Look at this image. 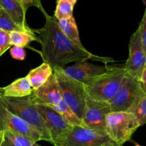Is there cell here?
Instances as JSON below:
<instances>
[{
    "label": "cell",
    "mask_w": 146,
    "mask_h": 146,
    "mask_svg": "<svg viewBox=\"0 0 146 146\" xmlns=\"http://www.w3.org/2000/svg\"><path fill=\"white\" fill-rule=\"evenodd\" d=\"M46 22L40 29L34 30L38 34L41 45V56L44 62L49 64L52 68L63 67L71 62H79L87 60H96L105 64L113 59L98 56L91 54L86 48L83 49L71 41L61 31L58 20L54 16H45Z\"/></svg>",
    "instance_id": "cell-1"
},
{
    "label": "cell",
    "mask_w": 146,
    "mask_h": 146,
    "mask_svg": "<svg viewBox=\"0 0 146 146\" xmlns=\"http://www.w3.org/2000/svg\"><path fill=\"white\" fill-rule=\"evenodd\" d=\"M0 101L9 111L37 130L44 141L52 143L45 123L37 111L32 94L22 98H10L4 96L0 91Z\"/></svg>",
    "instance_id": "cell-2"
},
{
    "label": "cell",
    "mask_w": 146,
    "mask_h": 146,
    "mask_svg": "<svg viewBox=\"0 0 146 146\" xmlns=\"http://www.w3.org/2000/svg\"><path fill=\"white\" fill-rule=\"evenodd\" d=\"M53 69L63 100L81 120L87 97L85 85L67 76L61 67H54Z\"/></svg>",
    "instance_id": "cell-3"
},
{
    "label": "cell",
    "mask_w": 146,
    "mask_h": 146,
    "mask_svg": "<svg viewBox=\"0 0 146 146\" xmlns=\"http://www.w3.org/2000/svg\"><path fill=\"white\" fill-rule=\"evenodd\" d=\"M125 74L124 67H114L111 71L85 86L87 96L96 101L109 103L122 85Z\"/></svg>",
    "instance_id": "cell-4"
},
{
    "label": "cell",
    "mask_w": 146,
    "mask_h": 146,
    "mask_svg": "<svg viewBox=\"0 0 146 146\" xmlns=\"http://www.w3.org/2000/svg\"><path fill=\"white\" fill-rule=\"evenodd\" d=\"M139 127L138 121L131 113L110 112L106 118L105 133L111 141L121 146L131 139Z\"/></svg>",
    "instance_id": "cell-5"
},
{
    "label": "cell",
    "mask_w": 146,
    "mask_h": 146,
    "mask_svg": "<svg viewBox=\"0 0 146 146\" xmlns=\"http://www.w3.org/2000/svg\"><path fill=\"white\" fill-rule=\"evenodd\" d=\"M36 106L49 133L51 143L59 146L72 131L74 126L51 107L38 104H36Z\"/></svg>",
    "instance_id": "cell-6"
},
{
    "label": "cell",
    "mask_w": 146,
    "mask_h": 146,
    "mask_svg": "<svg viewBox=\"0 0 146 146\" xmlns=\"http://www.w3.org/2000/svg\"><path fill=\"white\" fill-rule=\"evenodd\" d=\"M142 93L139 79L126 72L122 85L109 102L111 112H127Z\"/></svg>",
    "instance_id": "cell-7"
},
{
    "label": "cell",
    "mask_w": 146,
    "mask_h": 146,
    "mask_svg": "<svg viewBox=\"0 0 146 146\" xmlns=\"http://www.w3.org/2000/svg\"><path fill=\"white\" fill-rule=\"evenodd\" d=\"M0 131H10L36 143L44 141L41 134L34 127L9 111L0 101Z\"/></svg>",
    "instance_id": "cell-8"
},
{
    "label": "cell",
    "mask_w": 146,
    "mask_h": 146,
    "mask_svg": "<svg viewBox=\"0 0 146 146\" xmlns=\"http://www.w3.org/2000/svg\"><path fill=\"white\" fill-rule=\"evenodd\" d=\"M111 141L105 132L74 126L72 131L59 146H104Z\"/></svg>",
    "instance_id": "cell-9"
},
{
    "label": "cell",
    "mask_w": 146,
    "mask_h": 146,
    "mask_svg": "<svg viewBox=\"0 0 146 146\" xmlns=\"http://www.w3.org/2000/svg\"><path fill=\"white\" fill-rule=\"evenodd\" d=\"M110 112L109 103L96 101L87 96L81 119L83 125L85 128L105 132L106 118Z\"/></svg>",
    "instance_id": "cell-10"
},
{
    "label": "cell",
    "mask_w": 146,
    "mask_h": 146,
    "mask_svg": "<svg viewBox=\"0 0 146 146\" xmlns=\"http://www.w3.org/2000/svg\"><path fill=\"white\" fill-rule=\"evenodd\" d=\"M146 65V54L141 42L138 29L133 34L129 41V54L124 68L128 74L140 79Z\"/></svg>",
    "instance_id": "cell-11"
},
{
    "label": "cell",
    "mask_w": 146,
    "mask_h": 146,
    "mask_svg": "<svg viewBox=\"0 0 146 146\" xmlns=\"http://www.w3.org/2000/svg\"><path fill=\"white\" fill-rule=\"evenodd\" d=\"M113 68L107 65H96L84 61L76 62L74 65L66 68L63 67V71L67 76L86 86L98 77L111 71Z\"/></svg>",
    "instance_id": "cell-12"
},
{
    "label": "cell",
    "mask_w": 146,
    "mask_h": 146,
    "mask_svg": "<svg viewBox=\"0 0 146 146\" xmlns=\"http://www.w3.org/2000/svg\"><path fill=\"white\" fill-rule=\"evenodd\" d=\"M36 104L46 106H56L63 100L57 80L54 73L46 82L36 90L33 91Z\"/></svg>",
    "instance_id": "cell-13"
},
{
    "label": "cell",
    "mask_w": 146,
    "mask_h": 146,
    "mask_svg": "<svg viewBox=\"0 0 146 146\" xmlns=\"http://www.w3.org/2000/svg\"><path fill=\"white\" fill-rule=\"evenodd\" d=\"M4 96L10 98H22L28 96L33 93V88L27 77L16 79L11 84L4 88H0Z\"/></svg>",
    "instance_id": "cell-14"
},
{
    "label": "cell",
    "mask_w": 146,
    "mask_h": 146,
    "mask_svg": "<svg viewBox=\"0 0 146 146\" xmlns=\"http://www.w3.org/2000/svg\"><path fill=\"white\" fill-rule=\"evenodd\" d=\"M1 8L4 9L19 27L28 31H32L26 22V12L19 0H0Z\"/></svg>",
    "instance_id": "cell-15"
},
{
    "label": "cell",
    "mask_w": 146,
    "mask_h": 146,
    "mask_svg": "<svg viewBox=\"0 0 146 146\" xmlns=\"http://www.w3.org/2000/svg\"><path fill=\"white\" fill-rule=\"evenodd\" d=\"M54 73V69L48 64L43 62L36 68L31 70L26 76L29 81L33 90L38 89L44 85Z\"/></svg>",
    "instance_id": "cell-16"
},
{
    "label": "cell",
    "mask_w": 146,
    "mask_h": 146,
    "mask_svg": "<svg viewBox=\"0 0 146 146\" xmlns=\"http://www.w3.org/2000/svg\"><path fill=\"white\" fill-rule=\"evenodd\" d=\"M58 23L61 31L71 41H73L79 48L85 49L86 48L83 46L80 39L78 27L74 16L66 19L58 20Z\"/></svg>",
    "instance_id": "cell-17"
},
{
    "label": "cell",
    "mask_w": 146,
    "mask_h": 146,
    "mask_svg": "<svg viewBox=\"0 0 146 146\" xmlns=\"http://www.w3.org/2000/svg\"><path fill=\"white\" fill-rule=\"evenodd\" d=\"M127 112L131 113L135 117L140 127L145 125L146 123V94L143 92Z\"/></svg>",
    "instance_id": "cell-18"
},
{
    "label": "cell",
    "mask_w": 146,
    "mask_h": 146,
    "mask_svg": "<svg viewBox=\"0 0 146 146\" xmlns=\"http://www.w3.org/2000/svg\"><path fill=\"white\" fill-rule=\"evenodd\" d=\"M1 146H42L30 141L23 135L10 131H4V137Z\"/></svg>",
    "instance_id": "cell-19"
},
{
    "label": "cell",
    "mask_w": 146,
    "mask_h": 146,
    "mask_svg": "<svg viewBox=\"0 0 146 146\" xmlns=\"http://www.w3.org/2000/svg\"><path fill=\"white\" fill-rule=\"evenodd\" d=\"M48 106L51 107L54 111H56L60 115H61V116H63V118L66 120L73 126L84 127L81 120L73 112L72 110L66 104L64 100H62L58 105Z\"/></svg>",
    "instance_id": "cell-20"
},
{
    "label": "cell",
    "mask_w": 146,
    "mask_h": 146,
    "mask_svg": "<svg viewBox=\"0 0 146 146\" xmlns=\"http://www.w3.org/2000/svg\"><path fill=\"white\" fill-rule=\"evenodd\" d=\"M10 42L11 46L26 47L31 42L36 41L39 42L35 33H30L24 31H15L9 33Z\"/></svg>",
    "instance_id": "cell-21"
},
{
    "label": "cell",
    "mask_w": 146,
    "mask_h": 146,
    "mask_svg": "<svg viewBox=\"0 0 146 146\" xmlns=\"http://www.w3.org/2000/svg\"><path fill=\"white\" fill-rule=\"evenodd\" d=\"M0 29L4 30L9 33L15 31H24L30 33H34V30L28 31L16 24L11 17L9 15L8 13L3 8H0Z\"/></svg>",
    "instance_id": "cell-22"
},
{
    "label": "cell",
    "mask_w": 146,
    "mask_h": 146,
    "mask_svg": "<svg viewBox=\"0 0 146 146\" xmlns=\"http://www.w3.org/2000/svg\"><path fill=\"white\" fill-rule=\"evenodd\" d=\"M74 6L67 0H56L54 17L57 20L66 19L73 17Z\"/></svg>",
    "instance_id": "cell-23"
},
{
    "label": "cell",
    "mask_w": 146,
    "mask_h": 146,
    "mask_svg": "<svg viewBox=\"0 0 146 146\" xmlns=\"http://www.w3.org/2000/svg\"><path fill=\"white\" fill-rule=\"evenodd\" d=\"M11 46L9 33L0 29V56Z\"/></svg>",
    "instance_id": "cell-24"
},
{
    "label": "cell",
    "mask_w": 146,
    "mask_h": 146,
    "mask_svg": "<svg viewBox=\"0 0 146 146\" xmlns=\"http://www.w3.org/2000/svg\"><path fill=\"white\" fill-rule=\"evenodd\" d=\"M19 1L20 2H21V5H22L23 8H24V9L26 11H27L30 7H36L37 9H38L43 13L44 17L48 14L46 13V11H45L44 7H43L41 2V0H19Z\"/></svg>",
    "instance_id": "cell-25"
},
{
    "label": "cell",
    "mask_w": 146,
    "mask_h": 146,
    "mask_svg": "<svg viewBox=\"0 0 146 146\" xmlns=\"http://www.w3.org/2000/svg\"><path fill=\"white\" fill-rule=\"evenodd\" d=\"M138 30H139L143 47L144 51H145L146 54V2L143 17L142 20H141V23H140L139 24V27H138Z\"/></svg>",
    "instance_id": "cell-26"
},
{
    "label": "cell",
    "mask_w": 146,
    "mask_h": 146,
    "mask_svg": "<svg viewBox=\"0 0 146 146\" xmlns=\"http://www.w3.org/2000/svg\"><path fill=\"white\" fill-rule=\"evenodd\" d=\"M10 54L14 59L23 61L26 58V51L23 47L14 46L10 48Z\"/></svg>",
    "instance_id": "cell-27"
},
{
    "label": "cell",
    "mask_w": 146,
    "mask_h": 146,
    "mask_svg": "<svg viewBox=\"0 0 146 146\" xmlns=\"http://www.w3.org/2000/svg\"><path fill=\"white\" fill-rule=\"evenodd\" d=\"M139 83L141 90H142V91L144 94H146V65L141 76V78L139 79Z\"/></svg>",
    "instance_id": "cell-28"
},
{
    "label": "cell",
    "mask_w": 146,
    "mask_h": 146,
    "mask_svg": "<svg viewBox=\"0 0 146 146\" xmlns=\"http://www.w3.org/2000/svg\"><path fill=\"white\" fill-rule=\"evenodd\" d=\"M104 146H121L119 145L118 144L115 143V142H113V141H111V142L108 143L106 144V145H104Z\"/></svg>",
    "instance_id": "cell-29"
},
{
    "label": "cell",
    "mask_w": 146,
    "mask_h": 146,
    "mask_svg": "<svg viewBox=\"0 0 146 146\" xmlns=\"http://www.w3.org/2000/svg\"><path fill=\"white\" fill-rule=\"evenodd\" d=\"M3 137H4V131H0V146H1V143H2Z\"/></svg>",
    "instance_id": "cell-30"
},
{
    "label": "cell",
    "mask_w": 146,
    "mask_h": 146,
    "mask_svg": "<svg viewBox=\"0 0 146 146\" xmlns=\"http://www.w3.org/2000/svg\"><path fill=\"white\" fill-rule=\"evenodd\" d=\"M67 1H69V2L71 3L72 5L74 6L76 4V2H77V1H78V0H67Z\"/></svg>",
    "instance_id": "cell-31"
},
{
    "label": "cell",
    "mask_w": 146,
    "mask_h": 146,
    "mask_svg": "<svg viewBox=\"0 0 146 146\" xmlns=\"http://www.w3.org/2000/svg\"><path fill=\"white\" fill-rule=\"evenodd\" d=\"M133 143H134V145H135V146H141V145H140V144H138V143L133 142Z\"/></svg>",
    "instance_id": "cell-32"
},
{
    "label": "cell",
    "mask_w": 146,
    "mask_h": 146,
    "mask_svg": "<svg viewBox=\"0 0 146 146\" xmlns=\"http://www.w3.org/2000/svg\"><path fill=\"white\" fill-rule=\"evenodd\" d=\"M0 8H1V3H0Z\"/></svg>",
    "instance_id": "cell-33"
}]
</instances>
